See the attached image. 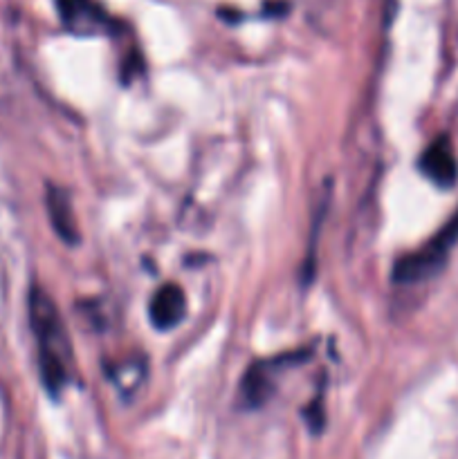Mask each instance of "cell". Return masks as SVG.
I'll return each mask as SVG.
<instances>
[{"label": "cell", "instance_id": "cell-5", "mask_svg": "<svg viewBox=\"0 0 458 459\" xmlns=\"http://www.w3.org/2000/svg\"><path fill=\"white\" fill-rule=\"evenodd\" d=\"M184 316H187V294L182 291V287L173 285V282L162 285L153 294L151 305H148V318H151L153 327L160 332H169L180 325Z\"/></svg>", "mask_w": 458, "mask_h": 459}, {"label": "cell", "instance_id": "cell-8", "mask_svg": "<svg viewBox=\"0 0 458 459\" xmlns=\"http://www.w3.org/2000/svg\"><path fill=\"white\" fill-rule=\"evenodd\" d=\"M304 417H305V421H308V426H310V430H313V433H321V429H323V406H321V402H319V399H314V402L310 403L308 408H305Z\"/></svg>", "mask_w": 458, "mask_h": 459}, {"label": "cell", "instance_id": "cell-2", "mask_svg": "<svg viewBox=\"0 0 458 459\" xmlns=\"http://www.w3.org/2000/svg\"><path fill=\"white\" fill-rule=\"evenodd\" d=\"M458 242V211L454 218L431 238L427 245L413 254L402 255L393 264V282L398 285H413V282L429 281L447 263L449 254Z\"/></svg>", "mask_w": 458, "mask_h": 459}, {"label": "cell", "instance_id": "cell-4", "mask_svg": "<svg viewBox=\"0 0 458 459\" xmlns=\"http://www.w3.org/2000/svg\"><path fill=\"white\" fill-rule=\"evenodd\" d=\"M67 31L76 36H97L115 30V21L97 0H57Z\"/></svg>", "mask_w": 458, "mask_h": 459}, {"label": "cell", "instance_id": "cell-3", "mask_svg": "<svg viewBox=\"0 0 458 459\" xmlns=\"http://www.w3.org/2000/svg\"><path fill=\"white\" fill-rule=\"evenodd\" d=\"M308 359L305 352H295V354H281L277 359H268V361H259L245 372L241 381V399L247 408H260L263 403L269 402V397L274 394L277 388V377L281 375L286 368L296 366V363H304Z\"/></svg>", "mask_w": 458, "mask_h": 459}, {"label": "cell", "instance_id": "cell-1", "mask_svg": "<svg viewBox=\"0 0 458 459\" xmlns=\"http://www.w3.org/2000/svg\"><path fill=\"white\" fill-rule=\"evenodd\" d=\"M30 323L39 345V370L48 394L57 397L70 384V341L52 299L40 287L30 291Z\"/></svg>", "mask_w": 458, "mask_h": 459}, {"label": "cell", "instance_id": "cell-6", "mask_svg": "<svg viewBox=\"0 0 458 459\" xmlns=\"http://www.w3.org/2000/svg\"><path fill=\"white\" fill-rule=\"evenodd\" d=\"M420 170L440 188H452L458 182V161L447 137H438L422 152Z\"/></svg>", "mask_w": 458, "mask_h": 459}, {"label": "cell", "instance_id": "cell-7", "mask_svg": "<svg viewBox=\"0 0 458 459\" xmlns=\"http://www.w3.org/2000/svg\"><path fill=\"white\" fill-rule=\"evenodd\" d=\"M48 211L49 222H52L54 231L67 242V245H76L79 242V229H76L75 211H72V202L67 193L58 186H48Z\"/></svg>", "mask_w": 458, "mask_h": 459}]
</instances>
